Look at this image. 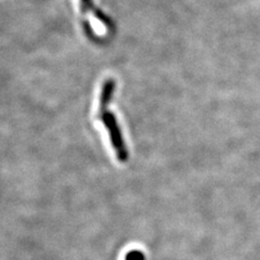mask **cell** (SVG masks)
Returning <instances> with one entry per match:
<instances>
[{"label":"cell","instance_id":"cell-4","mask_svg":"<svg viewBox=\"0 0 260 260\" xmlns=\"http://www.w3.org/2000/svg\"><path fill=\"white\" fill-rule=\"evenodd\" d=\"M125 260H145V256L139 249L129 250L125 256Z\"/></svg>","mask_w":260,"mask_h":260},{"label":"cell","instance_id":"cell-2","mask_svg":"<svg viewBox=\"0 0 260 260\" xmlns=\"http://www.w3.org/2000/svg\"><path fill=\"white\" fill-rule=\"evenodd\" d=\"M99 115L102 123L108 129L111 143L113 145L114 151H115L118 160L121 162L126 161L128 159V151L126 149L124 138H123V135H121L120 128L118 126L115 115H114L113 113L109 112L108 110L99 113Z\"/></svg>","mask_w":260,"mask_h":260},{"label":"cell","instance_id":"cell-1","mask_svg":"<svg viewBox=\"0 0 260 260\" xmlns=\"http://www.w3.org/2000/svg\"><path fill=\"white\" fill-rule=\"evenodd\" d=\"M81 24L86 34L91 39L103 37L113 29L111 20L94 7L92 0H78Z\"/></svg>","mask_w":260,"mask_h":260},{"label":"cell","instance_id":"cell-3","mask_svg":"<svg viewBox=\"0 0 260 260\" xmlns=\"http://www.w3.org/2000/svg\"><path fill=\"white\" fill-rule=\"evenodd\" d=\"M114 90H115V80L109 78L103 83L100 93V104H99V113L108 110L109 104L113 98Z\"/></svg>","mask_w":260,"mask_h":260}]
</instances>
